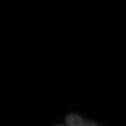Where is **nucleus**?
<instances>
[{
    "label": "nucleus",
    "mask_w": 126,
    "mask_h": 126,
    "mask_svg": "<svg viewBox=\"0 0 126 126\" xmlns=\"http://www.w3.org/2000/svg\"><path fill=\"white\" fill-rule=\"evenodd\" d=\"M65 124L68 126H98L94 123L83 119L75 114L68 115L65 119Z\"/></svg>",
    "instance_id": "nucleus-1"
},
{
    "label": "nucleus",
    "mask_w": 126,
    "mask_h": 126,
    "mask_svg": "<svg viewBox=\"0 0 126 126\" xmlns=\"http://www.w3.org/2000/svg\"><path fill=\"white\" fill-rule=\"evenodd\" d=\"M68 126L67 125H65V126H63V125H59V126Z\"/></svg>",
    "instance_id": "nucleus-2"
}]
</instances>
